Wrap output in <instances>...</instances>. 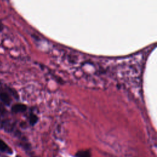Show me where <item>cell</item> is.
Masks as SVG:
<instances>
[{"label":"cell","mask_w":157,"mask_h":157,"mask_svg":"<svg viewBox=\"0 0 157 157\" xmlns=\"http://www.w3.org/2000/svg\"><path fill=\"white\" fill-rule=\"evenodd\" d=\"M3 28H4L3 25H2V22H1V21L0 20V32H1L3 30Z\"/></svg>","instance_id":"8992f818"},{"label":"cell","mask_w":157,"mask_h":157,"mask_svg":"<svg viewBox=\"0 0 157 157\" xmlns=\"http://www.w3.org/2000/svg\"><path fill=\"white\" fill-rule=\"evenodd\" d=\"M27 109L26 105L23 104H17L13 105L12 107V111L13 113H19V112H23Z\"/></svg>","instance_id":"7a4b0ae2"},{"label":"cell","mask_w":157,"mask_h":157,"mask_svg":"<svg viewBox=\"0 0 157 157\" xmlns=\"http://www.w3.org/2000/svg\"><path fill=\"white\" fill-rule=\"evenodd\" d=\"M0 100L6 105H9L11 103V98L10 96L4 91H0Z\"/></svg>","instance_id":"6da1fadb"},{"label":"cell","mask_w":157,"mask_h":157,"mask_svg":"<svg viewBox=\"0 0 157 157\" xmlns=\"http://www.w3.org/2000/svg\"><path fill=\"white\" fill-rule=\"evenodd\" d=\"M4 157H5V156H4Z\"/></svg>","instance_id":"52a82bcc"},{"label":"cell","mask_w":157,"mask_h":157,"mask_svg":"<svg viewBox=\"0 0 157 157\" xmlns=\"http://www.w3.org/2000/svg\"><path fill=\"white\" fill-rule=\"evenodd\" d=\"M29 123L31 126H34V124H36V123L39 120V118L37 117V115H36L35 114H33V113H31L30 115H29Z\"/></svg>","instance_id":"5b68a950"},{"label":"cell","mask_w":157,"mask_h":157,"mask_svg":"<svg viewBox=\"0 0 157 157\" xmlns=\"http://www.w3.org/2000/svg\"><path fill=\"white\" fill-rule=\"evenodd\" d=\"M91 154L89 150L78 151L75 154V157H91Z\"/></svg>","instance_id":"277c9868"},{"label":"cell","mask_w":157,"mask_h":157,"mask_svg":"<svg viewBox=\"0 0 157 157\" xmlns=\"http://www.w3.org/2000/svg\"><path fill=\"white\" fill-rule=\"evenodd\" d=\"M0 151L5 152L8 154H12L13 153V150L11 148L1 139H0Z\"/></svg>","instance_id":"3957f363"}]
</instances>
